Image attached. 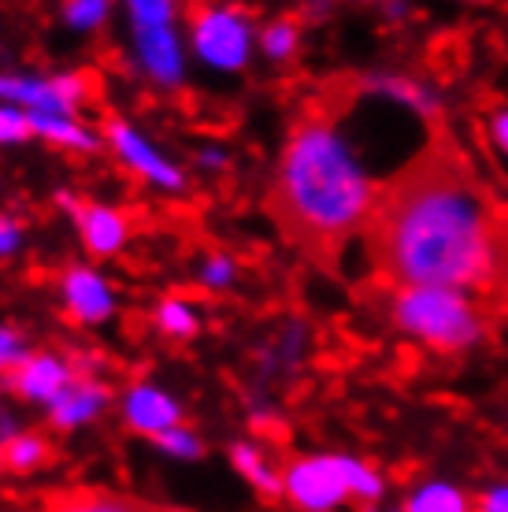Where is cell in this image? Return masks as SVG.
<instances>
[{"label": "cell", "mask_w": 508, "mask_h": 512, "mask_svg": "<svg viewBox=\"0 0 508 512\" xmlns=\"http://www.w3.org/2000/svg\"><path fill=\"white\" fill-rule=\"evenodd\" d=\"M379 186L338 116L312 112L293 123L282 145L267 208L293 245L316 260H338L349 238L368 227Z\"/></svg>", "instance_id": "cell-2"}, {"label": "cell", "mask_w": 508, "mask_h": 512, "mask_svg": "<svg viewBox=\"0 0 508 512\" xmlns=\"http://www.w3.org/2000/svg\"><path fill=\"white\" fill-rule=\"evenodd\" d=\"M19 249V223L12 216H0V256H12Z\"/></svg>", "instance_id": "cell-29"}, {"label": "cell", "mask_w": 508, "mask_h": 512, "mask_svg": "<svg viewBox=\"0 0 508 512\" xmlns=\"http://www.w3.org/2000/svg\"><path fill=\"white\" fill-rule=\"evenodd\" d=\"M138 52H141L145 71H149L160 86H175L178 78H182V52H178V41L171 26L138 30Z\"/></svg>", "instance_id": "cell-14"}, {"label": "cell", "mask_w": 508, "mask_h": 512, "mask_svg": "<svg viewBox=\"0 0 508 512\" xmlns=\"http://www.w3.org/2000/svg\"><path fill=\"white\" fill-rule=\"evenodd\" d=\"M75 379H78L75 368H71L67 360L52 357V353L23 357L12 372H8V386H12L15 394L26 397V401H45V405H52Z\"/></svg>", "instance_id": "cell-8"}, {"label": "cell", "mask_w": 508, "mask_h": 512, "mask_svg": "<svg viewBox=\"0 0 508 512\" xmlns=\"http://www.w3.org/2000/svg\"><path fill=\"white\" fill-rule=\"evenodd\" d=\"M23 357H26V353H23V338H19L12 327H0V375L12 372V368Z\"/></svg>", "instance_id": "cell-26"}, {"label": "cell", "mask_w": 508, "mask_h": 512, "mask_svg": "<svg viewBox=\"0 0 508 512\" xmlns=\"http://www.w3.org/2000/svg\"><path fill=\"white\" fill-rule=\"evenodd\" d=\"M153 442L164 449V453H171V457H182V461H190V457H201V453H204L201 438L193 435V431H186V427L160 431V435H153Z\"/></svg>", "instance_id": "cell-22"}, {"label": "cell", "mask_w": 508, "mask_h": 512, "mask_svg": "<svg viewBox=\"0 0 508 512\" xmlns=\"http://www.w3.org/2000/svg\"><path fill=\"white\" fill-rule=\"evenodd\" d=\"M49 461V442L41 435H12L4 442V468L12 472H34Z\"/></svg>", "instance_id": "cell-18"}, {"label": "cell", "mask_w": 508, "mask_h": 512, "mask_svg": "<svg viewBox=\"0 0 508 512\" xmlns=\"http://www.w3.org/2000/svg\"><path fill=\"white\" fill-rule=\"evenodd\" d=\"M34 134H41L45 141L52 145H64V149H78V153H93L97 149V141L89 130L78 127V119H64V116H34Z\"/></svg>", "instance_id": "cell-17"}, {"label": "cell", "mask_w": 508, "mask_h": 512, "mask_svg": "<svg viewBox=\"0 0 508 512\" xmlns=\"http://www.w3.org/2000/svg\"><path fill=\"white\" fill-rule=\"evenodd\" d=\"M301 45V26L293 19H275L260 30V49H264L267 60H290Z\"/></svg>", "instance_id": "cell-20"}, {"label": "cell", "mask_w": 508, "mask_h": 512, "mask_svg": "<svg viewBox=\"0 0 508 512\" xmlns=\"http://www.w3.org/2000/svg\"><path fill=\"white\" fill-rule=\"evenodd\" d=\"M34 134V119L19 104H4L0 108V145H12V141H26Z\"/></svg>", "instance_id": "cell-23"}, {"label": "cell", "mask_w": 508, "mask_h": 512, "mask_svg": "<svg viewBox=\"0 0 508 512\" xmlns=\"http://www.w3.org/2000/svg\"><path fill=\"white\" fill-rule=\"evenodd\" d=\"M201 282L212 286V290L230 286V282H234V260H230V256H208L201 268Z\"/></svg>", "instance_id": "cell-25"}, {"label": "cell", "mask_w": 508, "mask_h": 512, "mask_svg": "<svg viewBox=\"0 0 508 512\" xmlns=\"http://www.w3.org/2000/svg\"><path fill=\"white\" fill-rule=\"evenodd\" d=\"M130 4V19L138 30H149V26H171V15H175V0H127Z\"/></svg>", "instance_id": "cell-21"}, {"label": "cell", "mask_w": 508, "mask_h": 512, "mask_svg": "<svg viewBox=\"0 0 508 512\" xmlns=\"http://www.w3.org/2000/svg\"><path fill=\"white\" fill-rule=\"evenodd\" d=\"M230 461H234V468H238L264 498H279L282 494V472L267 461V453L260 446L238 442V446H230Z\"/></svg>", "instance_id": "cell-16"}, {"label": "cell", "mask_w": 508, "mask_h": 512, "mask_svg": "<svg viewBox=\"0 0 508 512\" xmlns=\"http://www.w3.org/2000/svg\"><path fill=\"white\" fill-rule=\"evenodd\" d=\"M490 145L508 160V108L494 112V119H490Z\"/></svg>", "instance_id": "cell-28"}, {"label": "cell", "mask_w": 508, "mask_h": 512, "mask_svg": "<svg viewBox=\"0 0 508 512\" xmlns=\"http://www.w3.org/2000/svg\"><path fill=\"white\" fill-rule=\"evenodd\" d=\"M104 134H108L115 153L123 156V164L134 167L141 179L156 182V186H164V190H182V175H178V167L167 164L164 156L156 153L153 145L141 138L130 123H123V119L112 116L108 123H104Z\"/></svg>", "instance_id": "cell-6"}, {"label": "cell", "mask_w": 508, "mask_h": 512, "mask_svg": "<svg viewBox=\"0 0 508 512\" xmlns=\"http://www.w3.org/2000/svg\"><path fill=\"white\" fill-rule=\"evenodd\" d=\"M193 49L219 71H242L253 49V26L238 8L197 4L193 8Z\"/></svg>", "instance_id": "cell-5"}, {"label": "cell", "mask_w": 508, "mask_h": 512, "mask_svg": "<svg viewBox=\"0 0 508 512\" xmlns=\"http://www.w3.org/2000/svg\"><path fill=\"white\" fill-rule=\"evenodd\" d=\"M390 323L434 353H464L486 334V316L475 297L445 286H394Z\"/></svg>", "instance_id": "cell-3"}, {"label": "cell", "mask_w": 508, "mask_h": 512, "mask_svg": "<svg viewBox=\"0 0 508 512\" xmlns=\"http://www.w3.org/2000/svg\"><path fill=\"white\" fill-rule=\"evenodd\" d=\"M475 512H508V483H494L490 490H483Z\"/></svg>", "instance_id": "cell-27"}, {"label": "cell", "mask_w": 508, "mask_h": 512, "mask_svg": "<svg viewBox=\"0 0 508 512\" xmlns=\"http://www.w3.org/2000/svg\"><path fill=\"white\" fill-rule=\"evenodd\" d=\"M0 464H4V446H0Z\"/></svg>", "instance_id": "cell-30"}, {"label": "cell", "mask_w": 508, "mask_h": 512, "mask_svg": "<svg viewBox=\"0 0 508 512\" xmlns=\"http://www.w3.org/2000/svg\"><path fill=\"white\" fill-rule=\"evenodd\" d=\"M41 512H178L164 509V505H153L145 498H134V494H119V490L108 487H71V490H56L41 501Z\"/></svg>", "instance_id": "cell-11"}, {"label": "cell", "mask_w": 508, "mask_h": 512, "mask_svg": "<svg viewBox=\"0 0 508 512\" xmlns=\"http://www.w3.org/2000/svg\"><path fill=\"white\" fill-rule=\"evenodd\" d=\"M123 416H127V423L134 427V431H141V435H160V431H171V427H178V420H182V409H178L175 401L160 390V386H149L141 383L134 386L127 397H123Z\"/></svg>", "instance_id": "cell-12"}, {"label": "cell", "mask_w": 508, "mask_h": 512, "mask_svg": "<svg viewBox=\"0 0 508 512\" xmlns=\"http://www.w3.org/2000/svg\"><path fill=\"white\" fill-rule=\"evenodd\" d=\"M364 242L394 286L501 294L508 286V212L445 127L379 186Z\"/></svg>", "instance_id": "cell-1"}, {"label": "cell", "mask_w": 508, "mask_h": 512, "mask_svg": "<svg viewBox=\"0 0 508 512\" xmlns=\"http://www.w3.org/2000/svg\"><path fill=\"white\" fill-rule=\"evenodd\" d=\"M360 93L379 97L386 104H397V108H405L408 116H420L423 123H434L438 112H442L438 93L412 75H368L360 78Z\"/></svg>", "instance_id": "cell-9"}, {"label": "cell", "mask_w": 508, "mask_h": 512, "mask_svg": "<svg viewBox=\"0 0 508 512\" xmlns=\"http://www.w3.org/2000/svg\"><path fill=\"white\" fill-rule=\"evenodd\" d=\"M60 294H64L67 316H75L78 323H101L112 316V286L89 268H67L64 279H60Z\"/></svg>", "instance_id": "cell-10"}, {"label": "cell", "mask_w": 508, "mask_h": 512, "mask_svg": "<svg viewBox=\"0 0 508 512\" xmlns=\"http://www.w3.org/2000/svg\"><path fill=\"white\" fill-rule=\"evenodd\" d=\"M104 405H108V386H101L97 379H75V383L67 386L64 394L49 405L52 409L49 420H52V427L71 431V427H82V423L93 420Z\"/></svg>", "instance_id": "cell-13"}, {"label": "cell", "mask_w": 508, "mask_h": 512, "mask_svg": "<svg viewBox=\"0 0 508 512\" xmlns=\"http://www.w3.org/2000/svg\"><path fill=\"white\" fill-rule=\"evenodd\" d=\"M104 12H108V0H67V23L78 26V30L97 26Z\"/></svg>", "instance_id": "cell-24"}, {"label": "cell", "mask_w": 508, "mask_h": 512, "mask_svg": "<svg viewBox=\"0 0 508 512\" xmlns=\"http://www.w3.org/2000/svg\"><path fill=\"white\" fill-rule=\"evenodd\" d=\"M156 323L167 338H193L201 331V320H197V308L182 297H167L164 305L156 308Z\"/></svg>", "instance_id": "cell-19"}, {"label": "cell", "mask_w": 508, "mask_h": 512, "mask_svg": "<svg viewBox=\"0 0 508 512\" xmlns=\"http://www.w3.org/2000/svg\"><path fill=\"white\" fill-rule=\"evenodd\" d=\"M401 512H475V505H471V498L457 483L427 479V483L408 490Z\"/></svg>", "instance_id": "cell-15"}, {"label": "cell", "mask_w": 508, "mask_h": 512, "mask_svg": "<svg viewBox=\"0 0 508 512\" xmlns=\"http://www.w3.org/2000/svg\"><path fill=\"white\" fill-rule=\"evenodd\" d=\"M67 205V212L75 216L78 223V234H82V242L93 256H112L119 253L130 238V223L123 212H115L108 205H97V201H78V197H60Z\"/></svg>", "instance_id": "cell-7"}, {"label": "cell", "mask_w": 508, "mask_h": 512, "mask_svg": "<svg viewBox=\"0 0 508 512\" xmlns=\"http://www.w3.org/2000/svg\"><path fill=\"white\" fill-rule=\"evenodd\" d=\"M382 494L386 479L345 453H308L282 468V498L301 512H338L349 501H379Z\"/></svg>", "instance_id": "cell-4"}]
</instances>
